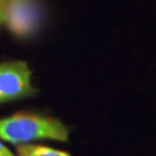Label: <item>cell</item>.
Wrapping results in <instances>:
<instances>
[{
  "label": "cell",
  "mask_w": 156,
  "mask_h": 156,
  "mask_svg": "<svg viewBox=\"0 0 156 156\" xmlns=\"http://www.w3.org/2000/svg\"><path fill=\"white\" fill-rule=\"evenodd\" d=\"M38 139L66 141L68 129L58 119L37 115L17 113L0 119L1 141L22 145Z\"/></svg>",
  "instance_id": "1"
},
{
  "label": "cell",
  "mask_w": 156,
  "mask_h": 156,
  "mask_svg": "<svg viewBox=\"0 0 156 156\" xmlns=\"http://www.w3.org/2000/svg\"><path fill=\"white\" fill-rule=\"evenodd\" d=\"M34 93L27 62L15 60L0 64V103L24 98Z\"/></svg>",
  "instance_id": "2"
},
{
  "label": "cell",
  "mask_w": 156,
  "mask_h": 156,
  "mask_svg": "<svg viewBox=\"0 0 156 156\" xmlns=\"http://www.w3.org/2000/svg\"><path fill=\"white\" fill-rule=\"evenodd\" d=\"M5 22L19 37H29L37 31L41 23V11L35 0H7Z\"/></svg>",
  "instance_id": "3"
},
{
  "label": "cell",
  "mask_w": 156,
  "mask_h": 156,
  "mask_svg": "<svg viewBox=\"0 0 156 156\" xmlns=\"http://www.w3.org/2000/svg\"><path fill=\"white\" fill-rule=\"evenodd\" d=\"M16 154L17 156H71L66 151H58L46 146L30 144L16 145Z\"/></svg>",
  "instance_id": "4"
},
{
  "label": "cell",
  "mask_w": 156,
  "mask_h": 156,
  "mask_svg": "<svg viewBox=\"0 0 156 156\" xmlns=\"http://www.w3.org/2000/svg\"><path fill=\"white\" fill-rule=\"evenodd\" d=\"M0 156H16V155L13 154L7 147L1 142V140H0Z\"/></svg>",
  "instance_id": "5"
},
{
  "label": "cell",
  "mask_w": 156,
  "mask_h": 156,
  "mask_svg": "<svg viewBox=\"0 0 156 156\" xmlns=\"http://www.w3.org/2000/svg\"><path fill=\"white\" fill-rule=\"evenodd\" d=\"M5 22V6H4V2L0 4V24Z\"/></svg>",
  "instance_id": "6"
},
{
  "label": "cell",
  "mask_w": 156,
  "mask_h": 156,
  "mask_svg": "<svg viewBox=\"0 0 156 156\" xmlns=\"http://www.w3.org/2000/svg\"><path fill=\"white\" fill-rule=\"evenodd\" d=\"M1 2H4V0H0V4H1Z\"/></svg>",
  "instance_id": "7"
}]
</instances>
